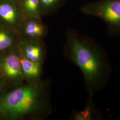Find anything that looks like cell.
<instances>
[{
	"mask_svg": "<svg viewBox=\"0 0 120 120\" xmlns=\"http://www.w3.org/2000/svg\"><path fill=\"white\" fill-rule=\"evenodd\" d=\"M65 55L81 69L89 97L106 85L112 68L106 52L95 40L69 30Z\"/></svg>",
	"mask_w": 120,
	"mask_h": 120,
	"instance_id": "cell-1",
	"label": "cell"
},
{
	"mask_svg": "<svg viewBox=\"0 0 120 120\" xmlns=\"http://www.w3.org/2000/svg\"><path fill=\"white\" fill-rule=\"evenodd\" d=\"M0 79L10 89L25 83L18 46L0 53Z\"/></svg>",
	"mask_w": 120,
	"mask_h": 120,
	"instance_id": "cell-4",
	"label": "cell"
},
{
	"mask_svg": "<svg viewBox=\"0 0 120 120\" xmlns=\"http://www.w3.org/2000/svg\"><path fill=\"white\" fill-rule=\"evenodd\" d=\"M49 81L10 89L0 97V120H41L52 112Z\"/></svg>",
	"mask_w": 120,
	"mask_h": 120,
	"instance_id": "cell-2",
	"label": "cell"
},
{
	"mask_svg": "<svg viewBox=\"0 0 120 120\" xmlns=\"http://www.w3.org/2000/svg\"><path fill=\"white\" fill-rule=\"evenodd\" d=\"M9 89L4 82L0 79V97L4 94Z\"/></svg>",
	"mask_w": 120,
	"mask_h": 120,
	"instance_id": "cell-13",
	"label": "cell"
},
{
	"mask_svg": "<svg viewBox=\"0 0 120 120\" xmlns=\"http://www.w3.org/2000/svg\"><path fill=\"white\" fill-rule=\"evenodd\" d=\"M80 10L85 15L101 19L109 36L120 37V0H98L83 5Z\"/></svg>",
	"mask_w": 120,
	"mask_h": 120,
	"instance_id": "cell-3",
	"label": "cell"
},
{
	"mask_svg": "<svg viewBox=\"0 0 120 120\" xmlns=\"http://www.w3.org/2000/svg\"><path fill=\"white\" fill-rule=\"evenodd\" d=\"M21 40L18 32L0 23V53L18 47Z\"/></svg>",
	"mask_w": 120,
	"mask_h": 120,
	"instance_id": "cell-9",
	"label": "cell"
},
{
	"mask_svg": "<svg viewBox=\"0 0 120 120\" xmlns=\"http://www.w3.org/2000/svg\"><path fill=\"white\" fill-rule=\"evenodd\" d=\"M20 62L22 73L25 82L35 83L41 81L43 63L32 61L26 59L21 52Z\"/></svg>",
	"mask_w": 120,
	"mask_h": 120,
	"instance_id": "cell-8",
	"label": "cell"
},
{
	"mask_svg": "<svg viewBox=\"0 0 120 120\" xmlns=\"http://www.w3.org/2000/svg\"><path fill=\"white\" fill-rule=\"evenodd\" d=\"M41 17L49 16L58 11L64 4L65 0H39Z\"/></svg>",
	"mask_w": 120,
	"mask_h": 120,
	"instance_id": "cell-12",
	"label": "cell"
},
{
	"mask_svg": "<svg viewBox=\"0 0 120 120\" xmlns=\"http://www.w3.org/2000/svg\"><path fill=\"white\" fill-rule=\"evenodd\" d=\"M48 32L41 18L36 17H26L18 30L22 39L43 40Z\"/></svg>",
	"mask_w": 120,
	"mask_h": 120,
	"instance_id": "cell-6",
	"label": "cell"
},
{
	"mask_svg": "<svg viewBox=\"0 0 120 120\" xmlns=\"http://www.w3.org/2000/svg\"><path fill=\"white\" fill-rule=\"evenodd\" d=\"M26 17L41 18L39 0H17Z\"/></svg>",
	"mask_w": 120,
	"mask_h": 120,
	"instance_id": "cell-11",
	"label": "cell"
},
{
	"mask_svg": "<svg viewBox=\"0 0 120 120\" xmlns=\"http://www.w3.org/2000/svg\"><path fill=\"white\" fill-rule=\"evenodd\" d=\"M72 116V119L75 120H101L103 118L101 112L97 107L92 97H89L84 110L73 112Z\"/></svg>",
	"mask_w": 120,
	"mask_h": 120,
	"instance_id": "cell-10",
	"label": "cell"
},
{
	"mask_svg": "<svg viewBox=\"0 0 120 120\" xmlns=\"http://www.w3.org/2000/svg\"><path fill=\"white\" fill-rule=\"evenodd\" d=\"M18 48L22 54L32 61L43 63L45 54V44L42 40L22 39Z\"/></svg>",
	"mask_w": 120,
	"mask_h": 120,
	"instance_id": "cell-7",
	"label": "cell"
},
{
	"mask_svg": "<svg viewBox=\"0 0 120 120\" xmlns=\"http://www.w3.org/2000/svg\"><path fill=\"white\" fill-rule=\"evenodd\" d=\"M26 18L17 0H0V23L18 32Z\"/></svg>",
	"mask_w": 120,
	"mask_h": 120,
	"instance_id": "cell-5",
	"label": "cell"
}]
</instances>
